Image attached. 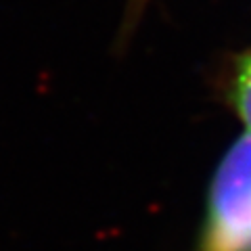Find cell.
I'll list each match as a JSON object with an SVG mask.
<instances>
[{
  "label": "cell",
  "mask_w": 251,
  "mask_h": 251,
  "mask_svg": "<svg viewBox=\"0 0 251 251\" xmlns=\"http://www.w3.org/2000/svg\"><path fill=\"white\" fill-rule=\"evenodd\" d=\"M203 251H251V134L243 136L218 168Z\"/></svg>",
  "instance_id": "obj_1"
},
{
  "label": "cell",
  "mask_w": 251,
  "mask_h": 251,
  "mask_svg": "<svg viewBox=\"0 0 251 251\" xmlns=\"http://www.w3.org/2000/svg\"><path fill=\"white\" fill-rule=\"evenodd\" d=\"M234 105L243 122L251 128V52L239 65V74L234 80Z\"/></svg>",
  "instance_id": "obj_2"
}]
</instances>
